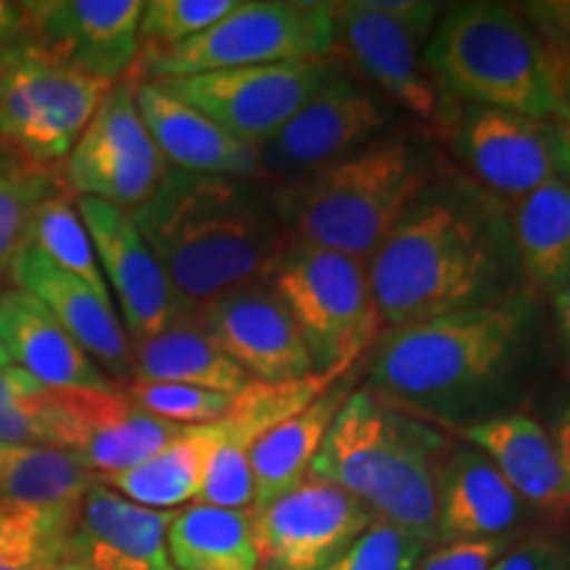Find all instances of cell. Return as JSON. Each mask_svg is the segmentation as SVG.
<instances>
[{
    "label": "cell",
    "instance_id": "obj_1",
    "mask_svg": "<svg viewBox=\"0 0 570 570\" xmlns=\"http://www.w3.org/2000/svg\"><path fill=\"white\" fill-rule=\"evenodd\" d=\"M510 214L479 183L428 180L367 262L381 325L402 327L520 291Z\"/></svg>",
    "mask_w": 570,
    "mask_h": 570
},
{
    "label": "cell",
    "instance_id": "obj_2",
    "mask_svg": "<svg viewBox=\"0 0 570 570\" xmlns=\"http://www.w3.org/2000/svg\"><path fill=\"white\" fill-rule=\"evenodd\" d=\"M130 217L194 312L235 288L267 283L291 246L273 198L238 177L169 167Z\"/></svg>",
    "mask_w": 570,
    "mask_h": 570
},
{
    "label": "cell",
    "instance_id": "obj_3",
    "mask_svg": "<svg viewBox=\"0 0 570 570\" xmlns=\"http://www.w3.org/2000/svg\"><path fill=\"white\" fill-rule=\"evenodd\" d=\"M525 291L494 304L391 327L377 344V394L420 410H460L508 375L531 327Z\"/></svg>",
    "mask_w": 570,
    "mask_h": 570
},
{
    "label": "cell",
    "instance_id": "obj_4",
    "mask_svg": "<svg viewBox=\"0 0 570 570\" xmlns=\"http://www.w3.org/2000/svg\"><path fill=\"white\" fill-rule=\"evenodd\" d=\"M425 183L417 148L383 140L294 177L273 206L291 246L325 248L367 265Z\"/></svg>",
    "mask_w": 570,
    "mask_h": 570
},
{
    "label": "cell",
    "instance_id": "obj_5",
    "mask_svg": "<svg viewBox=\"0 0 570 570\" xmlns=\"http://www.w3.org/2000/svg\"><path fill=\"white\" fill-rule=\"evenodd\" d=\"M423 61L468 106L552 117L550 53L525 13L510 6H452L433 27Z\"/></svg>",
    "mask_w": 570,
    "mask_h": 570
},
{
    "label": "cell",
    "instance_id": "obj_6",
    "mask_svg": "<svg viewBox=\"0 0 570 570\" xmlns=\"http://www.w3.org/2000/svg\"><path fill=\"white\" fill-rule=\"evenodd\" d=\"M336 48L331 3L238 0V6L196 38L161 51H140L135 82H161L209 71L265 63L327 59Z\"/></svg>",
    "mask_w": 570,
    "mask_h": 570
},
{
    "label": "cell",
    "instance_id": "obj_7",
    "mask_svg": "<svg viewBox=\"0 0 570 570\" xmlns=\"http://www.w3.org/2000/svg\"><path fill=\"white\" fill-rule=\"evenodd\" d=\"M302 333L315 373H346L381 336L367 265L312 246H288L269 277Z\"/></svg>",
    "mask_w": 570,
    "mask_h": 570
},
{
    "label": "cell",
    "instance_id": "obj_8",
    "mask_svg": "<svg viewBox=\"0 0 570 570\" xmlns=\"http://www.w3.org/2000/svg\"><path fill=\"white\" fill-rule=\"evenodd\" d=\"M111 88L19 40L0 53V142L38 167L67 159Z\"/></svg>",
    "mask_w": 570,
    "mask_h": 570
},
{
    "label": "cell",
    "instance_id": "obj_9",
    "mask_svg": "<svg viewBox=\"0 0 570 570\" xmlns=\"http://www.w3.org/2000/svg\"><path fill=\"white\" fill-rule=\"evenodd\" d=\"M436 3H394V0H346L331 3L336 46L344 48L352 67L386 92L391 101L436 122L439 92L428 80L420 46L433 30Z\"/></svg>",
    "mask_w": 570,
    "mask_h": 570
},
{
    "label": "cell",
    "instance_id": "obj_10",
    "mask_svg": "<svg viewBox=\"0 0 570 570\" xmlns=\"http://www.w3.org/2000/svg\"><path fill=\"white\" fill-rule=\"evenodd\" d=\"M167 169L142 125L135 80H119L69 151L61 177L77 198H98L132 212L154 194Z\"/></svg>",
    "mask_w": 570,
    "mask_h": 570
},
{
    "label": "cell",
    "instance_id": "obj_11",
    "mask_svg": "<svg viewBox=\"0 0 570 570\" xmlns=\"http://www.w3.org/2000/svg\"><path fill=\"white\" fill-rule=\"evenodd\" d=\"M336 75L331 59H304L177 77L161 85L235 138L259 148Z\"/></svg>",
    "mask_w": 570,
    "mask_h": 570
},
{
    "label": "cell",
    "instance_id": "obj_12",
    "mask_svg": "<svg viewBox=\"0 0 570 570\" xmlns=\"http://www.w3.org/2000/svg\"><path fill=\"white\" fill-rule=\"evenodd\" d=\"M248 518L262 570H327L377 515L346 491L306 479Z\"/></svg>",
    "mask_w": 570,
    "mask_h": 570
},
{
    "label": "cell",
    "instance_id": "obj_13",
    "mask_svg": "<svg viewBox=\"0 0 570 570\" xmlns=\"http://www.w3.org/2000/svg\"><path fill=\"white\" fill-rule=\"evenodd\" d=\"M452 140L483 190L515 202L554 177L570 175V151L552 119L465 106Z\"/></svg>",
    "mask_w": 570,
    "mask_h": 570
},
{
    "label": "cell",
    "instance_id": "obj_14",
    "mask_svg": "<svg viewBox=\"0 0 570 570\" xmlns=\"http://www.w3.org/2000/svg\"><path fill=\"white\" fill-rule=\"evenodd\" d=\"M77 212L88 227L109 291L122 306L132 344L156 336L175 320L194 312L175 294L159 259L135 227L130 212L98 198H77Z\"/></svg>",
    "mask_w": 570,
    "mask_h": 570
},
{
    "label": "cell",
    "instance_id": "obj_15",
    "mask_svg": "<svg viewBox=\"0 0 570 570\" xmlns=\"http://www.w3.org/2000/svg\"><path fill=\"white\" fill-rule=\"evenodd\" d=\"M202 325L244 373L262 383L315 375L312 356L273 285L256 283L196 309Z\"/></svg>",
    "mask_w": 570,
    "mask_h": 570
},
{
    "label": "cell",
    "instance_id": "obj_16",
    "mask_svg": "<svg viewBox=\"0 0 570 570\" xmlns=\"http://www.w3.org/2000/svg\"><path fill=\"white\" fill-rule=\"evenodd\" d=\"M27 9V38L82 75L117 82L138 61L140 0H46Z\"/></svg>",
    "mask_w": 570,
    "mask_h": 570
},
{
    "label": "cell",
    "instance_id": "obj_17",
    "mask_svg": "<svg viewBox=\"0 0 570 570\" xmlns=\"http://www.w3.org/2000/svg\"><path fill=\"white\" fill-rule=\"evenodd\" d=\"M389 125L375 96L336 75L298 109L281 132L265 142V159L277 173L306 175L362 148Z\"/></svg>",
    "mask_w": 570,
    "mask_h": 570
},
{
    "label": "cell",
    "instance_id": "obj_18",
    "mask_svg": "<svg viewBox=\"0 0 570 570\" xmlns=\"http://www.w3.org/2000/svg\"><path fill=\"white\" fill-rule=\"evenodd\" d=\"M173 512L148 510L96 481L82 497L67 558L92 570H177L167 547Z\"/></svg>",
    "mask_w": 570,
    "mask_h": 570
},
{
    "label": "cell",
    "instance_id": "obj_19",
    "mask_svg": "<svg viewBox=\"0 0 570 570\" xmlns=\"http://www.w3.org/2000/svg\"><path fill=\"white\" fill-rule=\"evenodd\" d=\"M9 275L19 291H27L51 309L98 367L109 370L117 381H132V344L111 302H104L96 291L63 273L32 246H21Z\"/></svg>",
    "mask_w": 570,
    "mask_h": 570
},
{
    "label": "cell",
    "instance_id": "obj_20",
    "mask_svg": "<svg viewBox=\"0 0 570 570\" xmlns=\"http://www.w3.org/2000/svg\"><path fill=\"white\" fill-rule=\"evenodd\" d=\"M135 101L164 161L175 169L238 180H252L259 175V148L235 138L161 82H135Z\"/></svg>",
    "mask_w": 570,
    "mask_h": 570
},
{
    "label": "cell",
    "instance_id": "obj_21",
    "mask_svg": "<svg viewBox=\"0 0 570 570\" xmlns=\"http://www.w3.org/2000/svg\"><path fill=\"white\" fill-rule=\"evenodd\" d=\"M0 338L11 365L51 389L111 391L117 383L63 331L46 304L19 288L0 291Z\"/></svg>",
    "mask_w": 570,
    "mask_h": 570
},
{
    "label": "cell",
    "instance_id": "obj_22",
    "mask_svg": "<svg viewBox=\"0 0 570 570\" xmlns=\"http://www.w3.org/2000/svg\"><path fill=\"white\" fill-rule=\"evenodd\" d=\"M465 439L494 462L520 499L550 515H570V489L558 444L529 415H497L465 428Z\"/></svg>",
    "mask_w": 570,
    "mask_h": 570
},
{
    "label": "cell",
    "instance_id": "obj_23",
    "mask_svg": "<svg viewBox=\"0 0 570 570\" xmlns=\"http://www.w3.org/2000/svg\"><path fill=\"white\" fill-rule=\"evenodd\" d=\"M520 499L479 449H458L439 473V539H504L520 518Z\"/></svg>",
    "mask_w": 570,
    "mask_h": 570
},
{
    "label": "cell",
    "instance_id": "obj_24",
    "mask_svg": "<svg viewBox=\"0 0 570 570\" xmlns=\"http://www.w3.org/2000/svg\"><path fill=\"white\" fill-rule=\"evenodd\" d=\"M98 391L51 389L11 365L0 370V441L75 452Z\"/></svg>",
    "mask_w": 570,
    "mask_h": 570
},
{
    "label": "cell",
    "instance_id": "obj_25",
    "mask_svg": "<svg viewBox=\"0 0 570 570\" xmlns=\"http://www.w3.org/2000/svg\"><path fill=\"white\" fill-rule=\"evenodd\" d=\"M132 381L180 383L235 396L252 386L254 377L219 348L196 312H188L156 336L132 344Z\"/></svg>",
    "mask_w": 570,
    "mask_h": 570
},
{
    "label": "cell",
    "instance_id": "obj_26",
    "mask_svg": "<svg viewBox=\"0 0 570 570\" xmlns=\"http://www.w3.org/2000/svg\"><path fill=\"white\" fill-rule=\"evenodd\" d=\"M346 399L348 383H336L323 396H317L309 407L281 420L254 441L252 454H248L254 479V502L248 512L267 508L269 502L302 487L320 446H323L327 428H331L333 417H336Z\"/></svg>",
    "mask_w": 570,
    "mask_h": 570
},
{
    "label": "cell",
    "instance_id": "obj_27",
    "mask_svg": "<svg viewBox=\"0 0 570 570\" xmlns=\"http://www.w3.org/2000/svg\"><path fill=\"white\" fill-rule=\"evenodd\" d=\"M512 244L525 283L552 296L570 277V175H560L510 212Z\"/></svg>",
    "mask_w": 570,
    "mask_h": 570
},
{
    "label": "cell",
    "instance_id": "obj_28",
    "mask_svg": "<svg viewBox=\"0 0 570 570\" xmlns=\"http://www.w3.org/2000/svg\"><path fill=\"white\" fill-rule=\"evenodd\" d=\"M219 439L223 420L212 425H188L151 460L119 475H109L101 483L140 508L167 512L202 494L206 465Z\"/></svg>",
    "mask_w": 570,
    "mask_h": 570
},
{
    "label": "cell",
    "instance_id": "obj_29",
    "mask_svg": "<svg viewBox=\"0 0 570 570\" xmlns=\"http://www.w3.org/2000/svg\"><path fill=\"white\" fill-rule=\"evenodd\" d=\"M167 547L177 570H262L248 510L196 502L173 512Z\"/></svg>",
    "mask_w": 570,
    "mask_h": 570
},
{
    "label": "cell",
    "instance_id": "obj_30",
    "mask_svg": "<svg viewBox=\"0 0 570 570\" xmlns=\"http://www.w3.org/2000/svg\"><path fill=\"white\" fill-rule=\"evenodd\" d=\"M96 481L61 449L0 441V502L75 508Z\"/></svg>",
    "mask_w": 570,
    "mask_h": 570
},
{
    "label": "cell",
    "instance_id": "obj_31",
    "mask_svg": "<svg viewBox=\"0 0 570 570\" xmlns=\"http://www.w3.org/2000/svg\"><path fill=\"white\" fill-rule=\"evenodd\" d=\"M80 504L0 502V570H48L67 558V539Z\"/></svg>",
    "mask_w": 570,
    "mask_h": 570
},
{
    "label": "cell",
    "instance_id": "obj_32",
    "mask_svg": "<svg viewBox=\"0 0 570 570\" xmlns=\"http://www.w3.org/2000/svg\"><path fill=\"white\" fill-rule=\"evenodd\" d=\"M24 246L38 248L56 267L82 281L104 302H111L109 283H106L101 265H98L88 227L77 212V204H71L69 198L51 196L32 212Z\"/></svg>",
    "mask_w": 570,
    "mask_h": 570
},
{
    "label": "cell",
    "instance_id": "obj_33",
    "mask_svg": "<svg viewBox=\"0 0 570 570\" xmlns=\"http://www.w3.org/2000/svg\"><path fill=\"white\" fill-rule=\"evenodd\" d=\"M56 196V183L38 164L0 148V277L27 244L32 212Z\"/></svg>",
    "mask_w": 570,
    "mask_h": 570
},
{
    "label": "cell",
    "instance_id": "obj_34",
    "mask_svg": "<svg viewBox=\"0 0 570 570\" xmlns=\"http://www.w3.org/2000/svg\"><path fill=\"white\" fill-rule=\"evenodd\" d=\"M238 0H151L142 3L140 51H161L196 38L230 13Z\"/></svg>",
    "mask_w": 570,
    "mask_h": 570
},
{
    "label": "cell",
    "instance_id": "obj_35",
    "mask_svg": "<svg viewBox=\"0 0 570 570\" xmlns=\"http://www.w3.org/2000/svg\"><path fill=\"white\" fill-rule=\"evenodd\" d=\"M127 394L138 407L175 425H212L230 415L235 396L223 391L180 383H127Z\"/></svg>",
    "mask_w": 570,
    "mask_h": 570
},
{
    "label": "cell",
    "instance_id": "obj_36",
    "mask_svg": "<svg viewBox=\"0 0 570 570\" xmlns=\"http://www.w3.org/2000/svg\"><path fill=\"white\" fill-rule=\"evenodd\" d=\"M425 541L399 525L375 518L373 525L327 570H415L425 558Z\"/></svg>",
    "mask_w": 570,
    "mask_h": 570
},
{
    "label": "cell",
    "instance_id": "obj_37",
    "mask_svg": "<svg viewBox=\"0 0 570 570\" xmlns=\"http://www.w3.org/2000/svg\"><path fill=\"white\" fill-rule=\"evenodd\" d=\"M533 30L547 46L552 67V122L570 151V3L531 6Z\"/></svg>",
    "mask_w": 570,
    "mask_h": 570
},
{
    "label": "cell",
    "instance_id": "obj_38",
    "mask_svg": "<svg viewBox=\"0 0 570 570\" xmlns=\"http://www.w3.org/2000/svg\"><path fill=\"white\" fill-rule=\"evenodd\" d=\"M508 547V539L452 541L425 554L415 570H491Z\"/></svg>",
    "mask_w": 570,
    "mask_h": 570
},
{
    "label": "cell",
    "instance_id": "obj_39",
    "mask_svg": "<svg viewBox=\"0 0 570 570\" xmlns=\"http://www.w3.org/2000/svg\"><path fill=\"white\" fill-rule=\"evenodd\" d=\"M491 570H570V554L550 539H529L499 554Z\"/></svg>",
    "mask_w": 570,
    "mask_h": 570
},
{
    "label": "cell",
    "instance_id": "obj_40",
    "mask_svg": "<svg viewBox=\"0 0 570 570\" xmlns=\"http://www.w3.org/2000/svg\"><path fill=\"white\" fill-rule=\"evenodd\" d=\"M27 35H30V9H27V3L0 0V53L9 51Z\"/></svg>",
    "mask_w": 570,
    "mask_h": 570
},
{
    "label": "cell",
    "instance_id": "obj_41",
    "mask_svg": "<svg viewBox=\"0 0 570 570\" xmlns=\"http://www.w3.org/2000/svg\"><path fill=\"white\" fill-rule=\"evenodd\" d=\"M552 302H554V315H558L560 336H562V341H566V346L570 352V277L560 285L558 291H554Z\"/></svg>",
    "mask_w": 570,
    "mask_h": 570
},
{
    "label": "cell",
    "instance_id": "obj_42",
    "mask_svg": "<svg viewBox=\"0 0 570 570\" xmlns=\"http://www.w3.org/2000/svg\"><path fill=\"white\" fill-rule=\"evenodd\" d=\"M554 444H558L562 470H566L568 489H570V407L562 412L558 420V428H554Z\"/></svg>",
    "mask_w": 570,
    "mask_h": 570
},
{
    "label": "cell",
    "instance_id": "obj_43",
    "mask_svg": "<svg viewBox=\"0 0 570 570\" xmlns=\"http://www.w3.org/2000/svg\"><path fill=\"white\" fill-rule=\"evenodd\" d=\"M48 570H92V568H88V566H82L80 560H71V558H61L59 562H53L51 568Z\"/></svg>",
    "mask_w": 570,
    "mask_h": 570
},
{
    "label": "cell",
    "instance_id": "obj_44",
    "mask_svg": "<svg viewBox=\"0 0 570 570\" xmlns=\"http://www.w3.org/2000/svg\"><path fill=\"white\" fill-rule=\"evenodd\" d=\"M6 367H11V356H9V352H6L3 338H0V370H6Z\"/></svg>",
    "mask_w": 570,
    "mask_h": 570
}]
</instances>
